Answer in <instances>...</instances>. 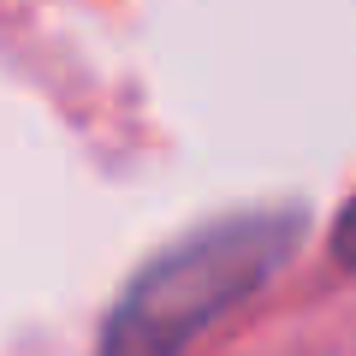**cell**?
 Returning <instances> with one entry per match:
<instances>
[{"label":"cell","mask_w":356,"mask_h":356,"mask_svg":"<svg viewBox=\"0 0 356 356\" xmlns=\"http://www.w3.org/2000/svg\"><path fill=\"white\" fill-rule=\"evenodd\" d=\"M297 232H303L297 208H243L166 243L119 291L102 356H184L196 332H208L226 309H238L273 280Z\"/></svg>","instance_id":"cell-1"},{"label":"cell","mask_w":356,"mask_h":356,"mask_svg":"<svg viewBox=\"0 0 356 356\" xmlns=\"http://www.w3.org/2000/svg\"><path fill=\"white\" fill-rule=\"evenodd\" d=\"M332 255H339L344 267L356 273V196L344 202V214H339V226H332Z\"/></svg>","instance_id":"cell-2"}]
</instances>
